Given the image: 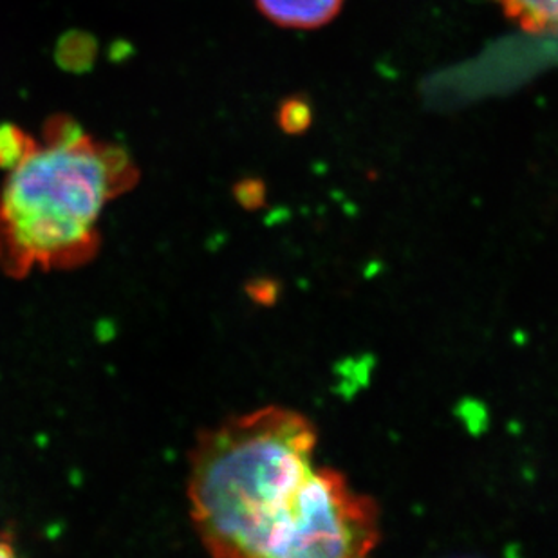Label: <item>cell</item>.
<instances>
[{"label":"cell","mask_w":558,"mask_h":558,"mask_svg":"<svg viewBox=\"0 0 558 558\" xmlns=\"http://www.w3.org/2000/svg\"><path fill=\"white\" fill-rule=\"evenodd\" d=\"M316 430L282 407L197 436L186 496L201 543L230 558L362 557L379 543L373 500L315 461Z\"/></svg>","instance_id":"1"},{"label":"cell","mask_w":558,"mask_h":558,"mask_svg":"<svg viewBox=\"0 0 558 558\" xmlns=\"http://www.w3.org/2000/svg\"><path fill=\"white\" fill-rule=\"evenodd\" d=\"M0 185V269L24 279L40 269H76L100 250L101 214L134 189L140 170L125 148L53 117L43 140Z\"/></svg>","instance_id":"2"},{"label":"cell","mask_w":558,"mask_h":558,"mask_svg":"<svg viewBox=\"0 0 558 558\" xmlns=\"http://www.w3.org/2000/svg\"><path fill=\"white\" fill-rule=\"evenodd\" d=\"M268 21L277 26L313 29L331 22L343 0H255Z\"/></svg>","instance_id":"3"},{"label":"cell","mask_w":558,"mask_h":558,"mask_svg":"<svg viewBox=\"0 0 558 558\" xmlns=\"http://www.w3.org/2000/svg\"><path fill=\"white\" fill-rule=\"evenodd\" d=\"M506 16L530 33L558 32V0H496Z\"/></svg>","instance_id":"4"},{"label":"cell","mask_w":558,"mask_h":558,"mask_svg":"<svg viewBox=\"0 0 558 558\" xmlns=\"http://www.w3.org/2000/svg\"><path fill=\"white\" fill-rule=\"evenodd\" d=\"M37 140L16 125H0V169L10 170L26 156Z\"/></svg>","instance_id":"5"},{"label":"cell","mask_w":558,"mask_h":558,"mask_svg":"<svg viewBox=\"0 0 558 558\" xmlns=\"http://www.w3.org/2000/svg\"><path fill=\"white\" fill-rule=\"evenodd\" d=\"M279 122L282 129L291 134L306 131L311 123L310 107L301 100L286 101L279 112Z\"/></svg>","instance_id":"6"},{"label":"cell","mask_w":558,"mask_h":558,"mask_svg":"<svg viewBox=\"0 0 558 558\" xmlns=\"http://www.w3.org/2000/svg\"><path fill=\"white\" fill-rule=\"evenodd\" d=\"M238 197L241 205L246 208H255V206L263 205L264 201V186L257 181H246L238 189Z\"/></svg>","instance_id":"7"},{"label":"cell","mask_w":558,"mask_h":558,"mask_svg":"<svg viewBox=\"0 0 558 558\" xmlns=\"http://www.w3.org/2000/svg\"><path fill=\"white\" fill-rule=\"evenodd\" d=\"M2 557H15V548L10 538H0V558Z\"/></svg>","instance_id":"8"}]
</instances>
